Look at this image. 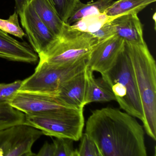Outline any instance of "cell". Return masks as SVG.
Instances as JSON below:
<instances>
[{"label":"cell","mask_w":156,"mask_h":156,"mask_svg":"<svg viewBox=\"0 0 156 156\" xmlns=\"http://www.w3.org/2000/svg\"><path fill=\"white\" fill-rule=\"evenodd\" d=\"M86 133L101 156H147L143 127L135 117L118 108L96 109L87 119Z\"/></svg>","instance_id":"cell-1"},{"label":"cell","mask_w":156,"mask_h":156,"mask_svg":"<svg viewBox=\"0 0 156 156\" xmlns=\"http://www.w3.org/2000/svg\"><path fill=\"white\" fill-rule=\"evenodd\" d=\"M142 104V121L148 136L156 140V65L146 43L135 44L125 42Z\"/></svg>","instance_id":"cell-2"},{"label":"cell","mask_w":156,"mask_h":156,"mask_svg":"<svg viewBox=\"0 0 156 156\" xmlns=\"http://www.w3.org/2000/svg\"><path fill=\"white\" fill-rule=\"evenodd\" d=\"M101 76L109 85L120 107L143 121L144 114L131 63L125 46L115 65Z\"/></svg>","instance_id":"cell-3"},{"label":"cell","mask_w":156,"mask_h":156,"mask_svg":"<svg viewBox=\"0 0 156 156\" xmlns=\"http://www.w3.org/2000/svg\"><path fill=\"white\" fill-rule=\"evenodd\" d=\"M97 42L93 34L75 30L65 23L56 41L45 52L38 55L39 62L62 65L88 59L93 46Z\"/></svg>","instance_id":"cell-4"},{"label":"cell","mask_w":156,"mask_h":156,"mask_svg":"<svg viewBox=\"0 0 156 156\" xmlns=\"http://www.w3.org/2000/svg\"><path fill=\"white\" fill-rule=\"evenodd\" d=\"M87 60L62 65L39 62L33 74L23 81L19 91L57 95L62 85L86 69Z\"/></svg>","instance_id":"cell-5"},{"label":"cell","mask_w":156,"mask_h":156,"mask_svg":"<svg viewBox=\"0 0 156 156\" xmlns=\"http://www.w3.org/2000/svg\"><path fill=\"white\" fill-rule=\"evenodd\" d=\"M84 122L83 108L44 115H25V124L40 129L44 135L74 141L79 140L82 136Z\"/></svg>","instance_id":"cell-6"},{"label":"cell","mask_w":156,"mask_h":156,"mask_svg":"<svg viewBox=\"0 0 156 156\" xmlns=\"http://www.w3.org/2000/svg\"><path fill=\"white\" fill-rule=\"evenodd\" d=\"M43 135L41 130L25 123L0 130V156H35L33 145Z\"/></svg>","instance_id":"cell-7"},{"label":"cell","mask_w":156,"mask_h":156,"mask_svg":"<svg viewBox=\"0 0 156 156\" xmlns=\"http://www.w3.org/2000/svg\"><path fill=\"white\" fill-rule=\"evenodd\" d=\"M9 105L25 115H44L78 109L64 103L57 95L20 91Z\"/></svg>","instance_id":"cell-8"},{"label":"cell","mask_w":156,"mask_h":156,"mask_svg":"<svg viewBox=\"0 0 156 156\" xmlns=\"http://www.w3.org/2000/svg\"><path fill=\"white\" fill-rule=\"evenodd\" d=\"M20 16L31 45L38 55L45 52L56 41L58 37L42 21L30 3Z\"/></svg>","instance_id":"cell-9"},{"label":"cell","mask_w":156,"mask_h":156,"mask_svg":"<svg viewBox=\"0 0 156 156\" xmlns=\"http://www.w3.org/2000/svg\"><path fill=\"white\" fill-rule=\"evenodd\" d=\"M124 46L125 41L116 35L98 42L92 48L87 67L93 72L105 73L115 65Z\"/></svg>","instance_id":"cell-10"},{"label":"cell","mask_w":156,"mask_h":156,"mask_svg":"<svg viewBox=\"0 0 156 156\" xmlns=\"http://www.w3.org/2000/svg\"><path fill=\"white\" fill-rule=\"evenodd\" d=\"M0 58L33 64L37 62L39 56L27 43L19 41L0 30Z\"/></svg>","instance_id":"cell-11"},{"label":"cell","mask_w":156,"mask_h":156,"mask_svg":"<svg viewBox=\"0 0 156 156\" xmlns=\"http://www.w3.org/2000/svg\"><path fill=\"white\" fill-rule=\"evenodd\" d=\"M115 34L126 42L143 44V26L137 14H124L110 22Z\"/></svg>","instance_id":"cell-12"},{"label":"cell","mask_w":156,"mask_h":156,"mask_svg":"<svg viewBox=\"0 0 156 156\" xmlns=\"http://www.w3.org/2000/svg\"><path fill=\"white\" fill-rule=\"evenodd\" d=\"M86 69L65 83L57 94L64 103L78 109L83 108L86 105Z\"/></svg>","instance_id":"cell-13"},{"label":"cell","mask_w":156,"mask_h":156,"mask_svg":"<svg viewBox=\"0 0 156 156\" xmlns=\"http://www.w3.org/2000/svg\"><path fill=\"white\" fill-rule=\"evenodd\" d=\"M93 73L87 67L86 105L93 102L105 103L115 101V98L108 83L102 76L96 78Z\"/></svg>","instance_id":"cell-14"},{"label":"cell","mask_w":156,"mask_h":156,"mask_svg":"<svg viewBox=\"0 0 156 156\" xmlns=\"http://www.w3.org/2000/svg\"><path fill=\"white\" fill-rule=\"evenodd\" d=\"M30 3L42 21L54 35L59 37L65 23L59 18L48 0H31Z\"/></svg>","instance_id":"cell-15"},{"label":"cell","mask_w":156,"mask_h":156,"mask_svg":"<svg viewBox=\"0 0 156 156\" xmlns=\"http://www.w3.org/2000/svg\"><path fill=\"white\" fill-rule=\"evenodd\" d=\"M156 0H118L106 10L105 13L112 17L124 14H137L147 6L155 2Z\"/></svg>","instance_id":"cell-16"},{"label":"cell","mask_w":156,"mask_h":156,"mask_svg":"<svg viewBox=\"0 0 156 156\" xmlns=\"http://www.w3.org/2000/svg\"><path fill=\"white\" fill-rule=\"evenodd\" d=\"M114 2V0H97L95 2L84 4L81 2L76 5L66 23L72 25L85 16L104 13Z\"/></svg>","instance_id":"cell-17"},{"label":"cell","mask_w":156,"mask_h":156,"mask_svg":"<svg viewBox=\"0 0 156 156\" xmlns=\"http://www.w3.org/2000/svg\"><path fill=\"white\" fill-rule=\"evenodd\" d=\"M115 18L108 16L105 12L92 14L85 16L70 25L71 28L79 31L92 34L97 31L105 23L110 22Z\"/></svg>","instance_id":"cell-18"},{"label":"cell","mask_w":156,"mask_h":156,"mask_svg":"<svg viewBox=\"0 0 156 156\" xmlns=\"http://www.w3.org/2000/svg\"><path fill=\"white\" fill-rule=\"evenodd\" d=\"M25 115L10 105L0 106V130L25 123Z\"/></svg>","instance_id":"cell-19"},{"label":"cell","mask_w":156,"mask_h":156,"mask_svg":"<svg viewBox=\"0 0 156 156\" xmlns=\"http://www.w3.org/2000/svg\"><path fill=\"white\" fill-rule=\"evenodd\" d=\"M59 18L66 23L80 0H48Z\"/></svg>","instance_id":"cell-20"},{"label":"cell","mask_w":156,"mask_h":156,"mask_svg":"<svg viewBox=\"0 0 156 156\" xmlns=\"http://www.w3.org/2000/svg\"><path fill=\"white\" fill-rule=\"evenodd\" d=\"M0 30L20 39L25 35L19 24V14L16 11L8 20L0 19Z\"/></svg>","instance_id":"cell-21"},{"label":"cell","mask_w":156,"mask_h":156,"mask_svg":"<svg viewBox=\"0 0 156 156\" xmlns=\"http://www.w3.org/2000/svg\"><path fill=\"white\" fill-rule=\"evenodd\" d=\"M80 140L78 156H101L95 142L86 133L83 134Z\"/></svg>","instance_id":"cell-22"},{"label":"cell","mask_w":156,"mask_h":156,"mask_svg":"<svg viewBox=\"0 0 156 156\" xmlns=\"http://www.w3.org/2000/svg\"><path fill=\"white\" fill-rule=\"evenodd\" d=\"M73 141L66 138H56L54 140L55 156H78L77 149L74 148Z\"/></svg>","instance_id":"cell-23"},{"label":"cell","mask_w":156,"mask_h":156,"mask_svg":"<svg viewBox=\"0 0 156 156\" xmlns=\"http://www.w3.org/2000/svg\"><path fill=\"white\" fill-rule=\"evenodd\" d=\"M17 80L10 83H0V106L9 105V102L19 91L22 83Z\"/></svg>","instance_id":"cell-24"},{"label":"cell","mask_w":156,"mask_h":156,"mask_svg":"<svg viewBox=\"0 0 156 156\" xmlns=\"http://www.w3.org/2000/svg\"><path fill=\"white\" fill-rule=\"evenodd\" d=\"M91 34L97 39L98 42L105 41L115 35V31L110 22L105 23L98 31Z\"/></svg>","instance_id":"cell-25"},{"label":"cell","mask_w":156,"mask_h":156,"mask_svg":"<svg viewBox=\"0 0 156 156\" xmlns=\"http://www.w3.org/2000/svg\"><path fill=\"white\" fill-rule=\"evenodd\" d=\"M55 148L54 143H50L46 141L36 155L40 156H55Z\"/></svg>","instance_id":"cell-26"},{"label":"cell","mask_w":156,"mask_h":156,"mask_svg":"<svg viewBox=\"0 0 156 156\" xmlns=\"http://www.w3.org/2000/svg\"><path fill=\"white\" fill-rule=\"evenodd\" d=\"M31 0H15V9L19 15L23 12L24 9L30 3Z\"/></svg>","instance_id":"cell-27"},{"label":"cell","mask_w":156,"mask_h":156,"mask_svg":"<svg viewBox=\"0 0 156 156\" xmlns=\"http://www.w3.org/2000/svg\"><path fill=\"white\" fill-rule=\"evenodd\" d=\"M152 19L154 20L155 22V24H156V13H154V15H153V17H152Z\"/></svg>","instance_id":"cell-28"}]
</instances>
